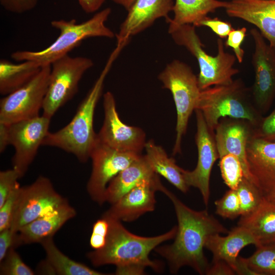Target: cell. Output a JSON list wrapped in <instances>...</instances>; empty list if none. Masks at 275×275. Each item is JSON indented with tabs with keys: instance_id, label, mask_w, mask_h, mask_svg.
Here are the masks:
<instances>
[{
	"instance_id": "obj_12",
	"label": "cell",
	"mask_w": 275,
	"mask_h": 275,
	"mask_svg": "<svg viewBox=\"0 0 275 275\" xmlns=\"http://www.w3.org/2000/svg\"><path fill=\"white\" fill-rule=\"evenodd\" d=\"M50 118L42 115L8 125L9 143L15 150L13 168L21 177L27 172L49 132Z\"/></svg>"
},
{
	"instance_id": "obj_36",
	"label": "cell",
	"mask_w": 275,
	"mask_h": 275,
	"mask_svg": "<svg viewBox=\"0 0 275 275\" xmlns=\"http://www.w3.org/2000/svg\"><path fill=\"white\" fill-rule=\"evenodd\" d=\"M253 137L275 142V108L254 127Z\"/></svg>"
},
{
	"instance_id": "obj_32",
	"label": "cell",
	"mask_w": 275,
	"mask_h": 275,
	"mask_svg": "<svg viewBox=\"0 0 275 275\" xmlns=\"http://www.w3.org/2000/svg\"><path fill=\"white\" fill-rule=\"evenodd\" d=\"M215 213L222 217L234 219L241 216L240 202L236 189H230L214 202Z\"/></svg>"
},
{
	"instance_id": "obj_11",
	"label": "cell",
	"mask_w": 275,
	"mask_h": 275,
	"mask_svg": "<svg viewBox=\"0 0 275 275\" xmlns=\"http://www.w3.org/2000/svg\"><path fill=\"white\" fill-rule=\"evenodd\" d=\"M67 201L56 190L48 178L39 177L31 184L21 187L11 230L16 235L21 227Z\"/></svg>"
},
{
	"instance_id": "obj_23",
	"label": "cell",
	"mask_w": 275,
	"mask_h": 275,
	"mask_svg": "<svg viewBox=\"0 0 275 275\" xmlns=\"http://www.w3.org/2000/svg\"><path fill=\"white\" fill-rule=\"evenodd\" d=\"M158 176L145 155H141L109 182L105 193V202L112 205L144 180Z\"/></svg>"
},
{
	"instance_id": "obj_35",
	"label": "cell",
	"mask_w": 275,
	"mask_h": 275,
	"mask_svg": "<svg viewBox=\"0 0 275 275\" xmlns=\"http://www.w3.org/2000/svg\"><path fill=\"white\" fill-rule=\"evenodd\" d=\"M20 178L19 173L13 168L0 172V207L17 185V180Z\"/></svg>"
},
{
	"instance_id": "obj_2",
	"label": "cell",
	"mask_w": 275,
	"mask_h": 275,
	"mask_svg": "<svg viewBox=\"0 0 275 275\" xmlns=\"http://www.w3.org/2000/svg\"><path fill=\"white\" fill-rule=\"evenodd\" d=\"M105 218L108 221L109 229L104 246L87 254L94 266L114 265L115 274L120 275L143 274L148 267L156 271L161 270L160 263L150 259L149 254L160 244L174 238L176 226L160 235L143 237L128 231L121 221Z\"/></svg>"
},
{
	"instance_id": "obj_28",
	"label": "cell",
	"mask_w": 275,
	"mask_h": 275,
	"mask_svg": "<svg viewBox=\"0 0 275 275\" xmlns=\"http://www.w3.org/2000/svg\"><path fill=\"white\" fill-rule=\"evenodd\" d=\"M46 254V261L55 274L59 275H104L105 273L91 268L76 262L63 254L54 244L53 237L40 242Z\"/></svg>"
},
{
	"instance_id": "obj_45",
	"label": "cell",
	"mask_w": 275,
	"mask_h": 275,
	"mask_svg": "<svg viewBox=\"0 0 275 275\" xmlns=\"http://www.w3.org/2000/svg\"><path fill=\"white\" fill-rule=\"evenodd\" d=\"M111 1L114 2L115 3L121 6L127 11L135 0H111Z\"/></svg>"
},
{
	"instance_id": "obj_34",
	"label": "cell",
	"mask_w": 275,
	"mask_h": 275,
	"mask_svg": "<svg viewBox=\"0 0 275 275\" xmlns=\"http://www.w3.org/2000/svg\"><path fill=\"white\" fill-rule=\"evenodd\" d=\"M21 187L19 183L0 207V231L9 228L19 200Z\"/></svg>"
},
{
	"instance_id": "obj_37",
	"label": "cell",
	"mask_w": 275,
	"mask_h": 275,
	"mask_svg": "<svg viewBox=\"0 0 275 275\" xmlns=\"http://www.w3.org/2000/svg\"><path fill=\"white\" fill-rule=\"evenodd\" d=\"M109 229V223L104 217L98 219L93 225L90 238V245L94 250L102 248L106 240Z\"/></svg>"
},
{
	"instance_id": "obj_33",
	"label": "cell",
	"mask_w": 275,
	"mask_h": 275,
	"mask_svg": "<svg viewBox=\"0 0 275 275\" xmlns=\"http://www.w3.org/2000/svg\"><path fill=\"white\" fill-rule=\"evenodd\" d=\"M0 274L34 275V271L21 259L14 247L8 251L3 260L0 262Z\"/></svg>"
},
{
	"instance_id": "obj_5",
	"label": "cell",
	"mask_w": 275,
	"mask_h": 275,
	"mask_svg": "<svg viewBox=\"0 0 275 275\" xmlns=\"http://www.w3.org/2000/svg\"><path fill=\"white\" fill-rule=\"evenodd\" d=\"M196 109L201 112L208 127L213 131L223 118L245 120L255 127L263 117L254 104L251 88L240 78L201 90Z\"/></svg>"
},
{
	"instance_id": "obj_24",
	"label": "cell",
	"mask_w": 275,
	"mask_h": 275,
	"mask_svg": "<svg viewBox=\"0 0 275 275\" xmlns=\"http://www.w3.org/2000/svg\"><path fill=\"white\" fill-rule=\"evenodd\" d=\"M237 225L249 231L258 242V246L275 242V202L264 197L256 210L240 216Z\"/></svg>"
},
{
	"instance_id": "obj_7",
	"label": "cell",
	"mask_w": 275,
	"mask_h": 275,
	"mask_svg": "<svg viewBox=\"0 0 275 275\" xmlns=\"http://www.w3.org/2000/svg\"><path fill=\"white\" fill-rule=\"evenodd\" d=\"M158 78L163 87L171 92L176 106V135L173 149L175 155L181 153L182 138L186 132L189 119L197 107L201 90L198 77L191 67L178 60L168 64Z\"/></svg>"
},
{
	"instance_id": "obj_26",
	"label": "cell",
	"mask_w": 275,
	"mask_h": 275,
	"mask_svg": "<svg viewBox=\"0 0 275 275\" xmlns=\"http://www.w3.org/2000/svg\"><path fill=\"white\" fill-rule=\"evenodd\" d=\"M38 63L25 61L14 63L7 60L0 61V93L7 95L32 80L42 68Z\"/></svg>"
},
{
	"instance_id": "obj_16",
	"label": "cell",
	"mask_w": 275,
	"mask_h": 275,
	"mask_svg": "<svg viewBox=\"0 0 275 275\" xmlns=\"http://www.w3.org/2000/svg\"><path fill=\"white\" fill-rule=\"evenodd\" d=\"M164 186L159 176L144 180L120 198L101 217L130 222L155 209L156 191H161Z\"/></svg>"
},
{
	"instance_id": "obj_38",
	"label": "cell",
	"mask_w": 275,
	"mask_h": 275,
	"mask_svg": "<svg viewBox=\"0 0 275 275\" xmlns=\"http://www.w3.org/2000/svg\"><path fill=\"white\" fill-rule=\"evenodd\" d=\"M246 29L242 27L233 30L228 35L224 43L226 47L233 49L234 55L239 63L243 60L244 51L241 48V44L246 36Z\"/></svg>"
},
{
	"instance_id": "obj_42",
	"label": "cell",
	"mask_w": 275,
	"mask_h": 275,
	"mask_svg": "<svg viewBox=\"0 0 275 275\" xmlns=\"http://www.w3.org/2000/svg\"><path fill=\"white\" fill-rule=\"evenodd\" d=\"M234 270L226 263L221 261H213L210 265L206 274L207 275H233Z\"/></svg>"
},
{
	"instance_id": "obj_44",
	"label": "cell",
	"mask_w": 275,
	"mask_h": 275,
	"mask_svg": "<svg viewBox=\"0 0 275 275\" xmlns=\"http://www.w3.org/2000/svg\"><path fill=\"white\" fill-rule=\"evenodd\" d=\"M9 145L8 125L0 123V152H3Z\"/></svg>"
},
{
	"instance_id": "obj_18",
	"label": "cell",
	"mask_w": 275,
	"mask_h": 275,
	"mask_svg": "<svg viewBox=\"0 0 275 275\" xmlns=\"http://www.w3.org/2000/svg\"><path fill=\"white\" fill-rule=\"evenodd\" d=\"M174 4V0H135L127 10V15L116 35L117 42L130 40L158 18H169Z\"/></svg>"
},
{
	"instance_id": "obj_22",
	"label": "cell",
	"mask_w": 275,
	"mask_h": 275,
	"mask_svg": "<svg viewBox=\"0 0 275 275\" xmlns=\"http://www.w3.org/2000/svg\"><path fill=\"white\" fill-rule=\"evenodd\" d=\"M215 234L207 238L205 248L211 252L213 261L227 263L235 272L238 254L245 246L253 244L257 247L258 242L246 229L238 226L222 236Z\"/></svg>"
},
{
	"instance_id": "obj_13",
	"label": "cell",
	"mask_w": 275,
	"mask_h": 275,
	"mask_svg": "<svg viewBox=\"0 0 275 275\" xmlns=\"http://www.w3.org/2000/svg\"><path fill=\"white\" fill-rule=\"evenodd\" d=\"M255 44L252 63L255 80L251 88L254 104L262 114L269 109L275 97V51L258 29L250 30Z\"/></svg>"
},
{
	"instance_id": "obj_21",
	"label": "cell",
	"mask_w": 275,
	"mask_h": 275,
	"mask_svg": "<svg viewBox=\"0 0 275 275\" xmlns=\"http://www.w3.org/2000/svg\"><path fill=\"white\" fill-rule=\"evenodd\" d=\"M76 214L68 201L20 228L16 234L14 247L40 243L53 237L56 232Z\"/></svg>"
},
{
	"instance_id": "obj_29",
	"label": "cell",
	"mask_w": 275,
	"mask_h": 275,
	"mask_svg": "<svg viewBox=\"0 0 275 275\" xmlns=\"http://www.w3.org/2000/svg\"><path fill=\"white\" fill-rule=\"evenodd\" d=\"M244 260L256 275H275V242L262 244Z\"/></svg>"
},
{
	"instance_id": "obj_46",
	"label": "cell",
	"mask_w": 275,
	"mask_h": 275,
	"mask_svg": "<svg viewBox=\"0 0 275 275\" xmlns=\"http://www.w3.org/2000/svg\"><path fill=\"white\" fill-rule=\"evenodd\" d=\"M264 197L267 200L275 202V190L268 194Z\"/></svg>"
},
{
	"instance_id": "obj_40",
	"label": "cell",
	"mask_w": 275,
	"mask_h": 275,
	"mask_svg": "<svg viewBox=\"0 0 275 275\" xmlns=\"http://www.w3.org/2000/svg\"><path fill=\"white\" fill-rule=\"evenodd\" d=\"M38 0H0L1 5L7 11L21 14L33 9Z\"/></svg>"
},
{
	"instance_id": "obj_6",
	"label": "cell",
	"mask_w": 275,
	"mask_h": 275,
	"mask_svg": "<svg viewBox=\"0 0 275 275\" xmlns=\"http://www.w3.org/2000/svg\"><path fill=\"white\" fill-rule=\"evenodd\" d=\"M168 23V32L174 42L186 48L198 61L200 68L198 81L201 90L233 81V77L239 72L233 67L236 58L235 55L225 51V45L221 38L217 40V54L212 56L204 50L203 44L194 25Z\"/></svg>"
},
{
	"instance_id": "obj_1",
	"label": "cell",
	"mask_w": 275,
	"mask_h": 275,
	"mask_svg": "<svg viewBox=\"0 0 275 275\" xmlns=\"http://www.w3.org/2000/svg\"><path fill=\"white\" fill-rule=\"evenodd\" d=\"M162 192L173 203L178 226L174 242L156 247L155 252L167 261L172 273L188 266L200 274H206L210 264L203 249L207 238L215 234H228L229 231L207 210L190 208L166 187Z\"/></svg>"
},
{
	"instance_id": "obj_14",
	"label": "cell",
	"mask_w": 275,
	"mask_h": 275,
	"mask_svg": "<svg viewBox=\"0 0 275 275\" xmlns=\"http://www.w3.org/2000/svg\"><path fill=\"white\" fill-rule=\"evenodd\" d=\"M104 120L97 133V140L115 149L141 154L145 148L146 133L138 127L124 123L118 115L115 97L110 92L103 96Z\"/></svg>"
},
{
	"instance_id": "obj_41",
	"label": "cell",
	"mask_w": 275,
	"mask_h": 275,
	"mask_svg": "<svg viewBox=\"0 0 275 275\" xmlns=\"http://www.w3.org/2000/svg\"><path fill=\"white\" fill-rule=\"evenodd\" d=\"M15 236L10 228L0 231V262L10 248L14 247Z\"/></svg>"
},
{
	"instance_id": "obj_4",
	"label": "cell",
	"mask_w": 275,
	"mask_h": 275,
	"mask_svg": "<svg viewBox=\"0 0 275 275\" xmlns=\"http://www.w3.org/2000/svg\"><path fill=\"white\" fill-rule=\"evenodd\" d=\"M111 13V9L106 8L79 23L75 19L53 20L51 25L60 32V34L52 44L41 50L15 51L11 57L17 62L32 61L43 66L51 65L57 60L68 54L85 39L91 37L113 38L116 35L105 24Z\"/></svg>"
},
{
	"instance_id": "obj_25",
	"label": "cell",
	"mask_w": 275,
	"mask_h": 275,
	"mask_svg": "<svg viewBox=\"0 0 275 275\" xmlns=\"http://www.w3.org/2000/svg\"><path fill=\"white\" fill-rule=\"evenodd\" d=\"M144 149L145 156L153 170L180 191L186 193L189 187L184 180L181 168L176 164L174 159L169 157L164 149L156 145L153 140L146 142Z\"/></svg>"
},
{
	"instance_id": "obj_9",
	"label": "cell",
	"mask_w": 275,
	"mask_h": 275,
	"mask_svg": "<svg viewBox=\"0 0 275 275\" xmlns=\"http://www.w3.org/2000/svg\"><path fill=\"white\" fill-rule=\"evenodd\" d=\"M51 65L43 66L29 82L0 101V123L6 124L39 116L47 90Z\"/></svg>"
},
{
	"instance_id": "obj_39",
	"label": "cell",
	"mask_w": 275,
	"mask_h": 275,
	"mask_svg": "<svg viewBox=\"0 0 275 275\" xmlns=\"http://www.w3.org/2000/svg\"><path fill=\"white\" fill-rule=\"evenodd\" d=\"M206 26L210 28L219 38L227 37L229 33L234 30L229 22L219 19L217 17L210 18L208 16L201 20L196 27Z\"/></svg>"
},
{
	"instance_id": "obj_8",
	"label": "cell",
	"mask_w": 275,
	"mask_h": 275,
	"mask_svg": "<svg viewBox=\"0 0 275 275\" xmlns=\"http://www.w3.org/2000/svg\"><path fill=\"white\" fill-rule=\"evenodd\" d=\"M92 59L67 54L51 64L49 84L43 102L44 116L51 118L77 93L84 74L92 68Z\"/></svg>"
},
{
	"instance_id": "obj_43",
	"label": "cell",
	"mask_w": 275,
	"mask_h": 275,
	"mask_svg": "<svg viewBox=\"0 0 275 275\" xmlns=\"http://www.w3.org/2000/svg\"><path fill=\"white\" fill-rule=\"evenodd\" d=\"M83 10L86 13H94L98 10L106 0H77Z\"/></svg>"
},
{
	"instance_id": "obj_30",
	"label": "cell",
	"mask_w": 275,
	"mask_h": 275,
	"mask_svg": "<svg viewBox=\"0 0 275 275\" xmlns=\"http://www.w3.org/2000/svg\"><path fill=\"white\" fill-rule=\"evenodd\" d=\"M236 190L240 202L241 216H244L253 212L264 198V196L258 187L244 177Z\"/></svg>"
},
{
	"instance_id": "obj_17",
	"label": "cell",
	"mask_w": 275,
	"mask_h": 275,
	"mask_svg": "<svg viewBox=\"0 0 275 275\" xmlns=\"http://www.w3.org/2000/svg\"><path fill=\"white\" fill-rule=\"evenodd\" d=\"M254 126L249 121L229 117L220 119L214 129L219 158L228 154L237 156L242 164L244 177L253 182L246 158V147L253 137Z\"/></svg>"
},
{
	"instance_id": "obj_10",
	"label": "cell",
	"mask_w": 275,
	"mask_h": 275,
	"mask_svg": "<svg viewBox=\"0 0 275 275\" xmlns=\"http://www.w3.org/2000/svg\"><path fill=\"white\" fill-rule=\"evenodd\" d=\"M141 155L119 151L97 140L90 155L92 171L87 185L91 199L100 205L105 203L109 182Z\"/></svg>"
},
{
	"instance_id": "obj_15",
	"label": "cell",
	"mask_w": 275,
	"mask_h": 275,
	"mask_svg": "<svg viewBox=\"0 0 275 275\" xmlns=\"http://www.w3.org/2000/svg\"><path fill=\"white\" fill-rule=\"evenodd\" d=\"M197 120L195 141L198 149L197 164L193 171L181 168L184 180L189 187L198 188L206 207L210 197L209 182L211 172L215 161L219 158L216 146L214 131L208 127L201 112L195 110Z\"/></svg>"
},
{
	"instance_id": "obj_19",
	"label": "cell",
	"mask_w": 275,
	"mask_h": 275,
	"mask_svg": "<svg viewBox=\"0 0 275 275\" xmlns=\"http://www.w3.org/2000/svg\"><path fill=\"white\" fill-rule=\"evenodd\" d=\"M227 15L256 26L275 51V0H231Z\"/></svg>"
},
{
	"instance_id": "obj_27",
	"label": "cell",
	"mask_w": 275,
	"mask_h": 275,
	"mask_svg": "<svg viewBox=\"0 0 275 275\" xmlns=\"http://www.w3.org/2000/svg\"><path fill=\"white\" fill-rule=\"evenodd\" d=\"M228 2L218 0H175L173 18L166 20L175 25L190 24L196 26L201 20L219 8L226 7Z\"/></svg>"
},
{
	"instance_id": "obj_20",
	"label": "cell",
	"mask_w": 275,
	"mask_h": 275,
	"mask_svg": "<svg viewBox=\"0 0 275 275\" xmlns=\"http://www.w3.org/2000/svg\"><path fill=\"white\" fill-rule=\"evenodd\" d=\"M246 158L253 182L263 195L275 190V142L252 137Z\"/></svg>"
},
{
	"instance_id": "obj_31",
	"label": "cell",
	"mask_w": 275,
	"mask_h": 275,
	"mask_svg": "<svg viewBox=\"0 0 275 275\" xmlns=\"http://www.w3.org/2000/svg\"><path fill=\"white\" fill-rule=\"evenodd\" d=\"M219 168L224 183L232 189H236L244 177L242 164L238 158L228 154L220 158Z\"/></svg>"
},
{
	"instance_id": "obj_3",
	"label": "cell",
	"mask_w": 275,
	"mask_h": 275,
	"mask_svg": "<svg viewBox=\"0 0 275 275\" xmlns=\"http://www.w3.org/2000/svg\"><path fill=\"white\" fill-rule=\"evenodd\" d=\"M126 46L124 43L117 44L71 121L56 132H49L42 146L60 148L73 154L81 162H86L90 158L97 142V133L94 131L93 124L95 108L101 96L105 78L114 62Z\"/></svg>"
}]
</instances>
